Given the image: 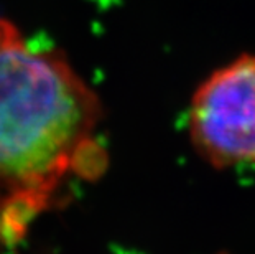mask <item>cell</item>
Wrapping results in <instances>:
<instances>
[{"mask_svg": "<svg viewBox=\"0 0 255 254\" xmlns=\"http://www.w3.org/2000/svg\"><path fill=\"white\" fill-rule=\"evenodd\" d=\"M101 104L73 68L0 20V188L45 197L92 139Z\"/></svg>", "mask_w": 255, "mask_h": 254, "instance_id": "obj_1", "label": "cell"}, {"mask_svg": "<svg viewBox=\"0 0 255 254\" xmlns=\"http://www.w3.org/2000/svg\"><path fill=\"white\" fill-rule=\"evenodd\" d=\"M189 136L213 167L255 164V55H241L211 74L189 107Z\"/></svg>", "mask_w": 255, "mask_h": 254, "instance_id": "obj_2", "label": "cell"}]
</instances>
